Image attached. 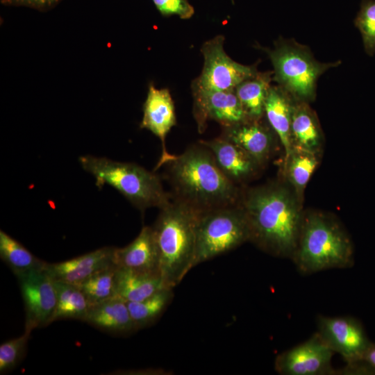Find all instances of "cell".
Masks as SVG:
<instances>
[{"label":"cell","mask_w":375,"mask_h":375,"mask_svg":"<svg viewBox=\"0 0 375 375\" xmlns=\"http://www.w3.org/2000/svg\"><path fill=\"white\" fill-rule=\"evenodd\" d=\"M224 38L217 35L203 44V67L194 85L209 90H230L257 74L255 66L244 65L232 60L224 50Z\"/></svg>","instance_id":"obj_8"},{"label":"cell","mask_w":375,"mask_h":375,"mask_svg":"<svg viewBox=\"0 0 375 375\" xmlns=\"http://www.w3.org/2000/svg\"><path fill=\"white\" fill-rule=\"evenodd\" d=\"M173 296V289L165 288L144 300L126 302L135 329L154 322L165 310Z\"/></svg>","instance_id":"obj_24"},{"label":"cell","mask_w":375,"mask_h":375,"mask_svg":"<svg viewBox=\"0 0 375 375\" xmlns=\"http://www.w3.org/2000/svg\"><path fill=\"white\" fill-rule=\"evenodd\" d=\"M158 272L119 268L117 272V295L126 302L139 301L165 288Z\"/></svg>","instance_id":"obj_20"},{"label":"cell","mask_w":375,"mask_h":375,"mask_svg":"<svg viewBox=\"0 0 375 375\" xmlns=\"http://www.w3.org/2000/svg\"><path fill=\"white\" fill-rule=\"evenodd\" d=\"M201 143L211 151L219 169L235 184L253 176L260 165L242 148L224 137Z\"/></svg>","instance_id":"obj_15"},{"label":"cell","mask_w":375,"mask_h":375,"mask_svg":"<svg viewBox=\"0 0 375 375\" xmlns=\"http://www.w3.org/2000/svg\"><path fill=\"white\" fill-rule=\"evenodd\" d=\"M194 112L199 131L207 119L218 122L225 128L247 119L235 90H215L193 84Z\"/></svg>","instance_id":"obj_12"},{"label":"cell","mask_w":375,"mask_h":375,"mask_svg":"<svg viewBox=\"0 0 375 375\" xmlns=\"http://www.w3.org/2000/svg\"><path fill=\"white\" fill-rule=\"evenodd\" d=\"M291 138L292 148L316 152L320 146L322 133L317 117L306 102L293 106Z\"/></svg>","instance_id":"obj_21"},{"label":"cell","mask_w":375,"mask_h":375,"mask_svg":"<svg viewBox=\"0 0 375 375\" xmlns=\"http://www.w3.org/2000/svg\"><path fill=\"white\" fill-rule=\"evenodd\" d=\"M290 96L282 87L271 86L265 103L267 120L283 147L285 163L292 151L291 121L294 105Z\"/></svg>","instance_id":"obj_19"},{"label":"cell","mask_w":375,"mask_h":375,"mask_svg":"<svg viewBox=\"0 0 375 375\" xmlns=\"http://www.w3.org/2000/svg\"><path fill=\"white\" fill-rule=\"evenodd\" d=\"M115 247H103L57 263L45 262L44 267L56 281L78 286L94 273L113 263Z\"/></svg>","instance_id":"obj_14"},{"label":"cell","mask_w":375,"mask_h":375,"mask_svg":"<svg viewBox=\"0 0 375 375\" xmlns=\"http://www.w3.org/2000/svg\"><path fill=\"white\" fill-rule=\"evenodd\" d=\"M354 24L361 34L365 52L373 56L375 53V0H361Z\"/></svg>","instance_id":"obj_28"},{"label":"cell","mask_w":375,"mask_h":375,"mask_svg":"<svg viewBox=\"0 0 375 375\" xmlns=\"http://www.w3.org/2000/svg\"><path fill=\"white\" fill-rule=\"evenodd\" d=\"M362 367L360 372H375V344L372 343L366 351L362 359L358 363L349 367L351 370Z\"/></svg>","instance_id":"obj_32"},{"label":"cell","mask_w":375,"mask_h":375,"mask_svg":"<svg viewBox=\"0 0 375 375\" xmlns=\"http://www.w3.org/2000/svg\"><path fill=\"white\" fill-rule=\"evenodd\" d=\"M83 322L114 334L136 330L126 301L117 295L90 306Z\"/></svg>","instance_id":"obj_17"},{"label":"cell","mask_w":375,"mask_h":375,"mask_svg":"<svg viewBox=\"0 0 375 375\" xmlns=\"http://www.w3.org/2000/svg\"><path fill=\"white\" fill-rule=\"evenodd\" d=\"M61 0H1L7 5L27 6L40 10L53 8Z\"/></svg>","instance_id":"obj_31"},{"label":"cell","mask_w":375,"mask_h":375,"mask_svg":"<svg viewBox=\"0 0 375 375\" xmlns=\"http://www.w3.org/2000/svg\"><path fill=\"white\" fill-rule=\"evenodd\" d=\"M200 212L172 198L152 227L158 270L165 288L174 289L194 267L196 227Z\"/></svg>","instance_id":"obj_3"},{"label":"cell","mask_w":375,"mask_h":375,"mask_svg":"<svg viewBox=\"0 0 375 375\" xmlns=\"http://www.w3.org/2000/svg\"><path fill=\"white\" fill-rule=\"evenodd\" d=\"M299 202L294 190L278 183L247 191L240 206L248 222L249 240L272 256L292 258L303 216Z\"/></svg>","instance_id":"obj_1"},{"label":"cell","mask_w":375,"mask_h":375,"mask_svg":"<svg viewBox=\"0 0 375 375\" xmlns=\"http://www.w3.org/2000/svg\"><path fill=\"white\" fill-rule=\"evenodd\" d=\"M117 266L113 262L94 273L78 285L90 306L117 296Z\"/></svg>","instance_id":"obj_26"},{"label":"cell","mask_w":375,"mask_h":375,"mask_svg":"<svg viewBox=\"0 0 375 375\" xmlns=\"http://www.w3.org/2000/svg\"><path fill=\"white\" fill-rule=\"evenodd\" d=\"M44 265L16 276L24 303L25 328L32 330L49 324L56 306L54 279Z\"/></svg>","instance_id":"obj_9"},{"label":"cell","mask_w":375,"mask_h":375,"mask_svg":"<svg viewBox=\"0 0 375 375\" xmlns=\"http://www.w3.org/2000/svg\"><path fill=\"white\" fill-rule=\"evenodd\" d=\"M176 124L174 104L169 91L165 88L157 89L153 85H149L143 106L140 128L150 131L161 141L162 154L155 170L165 165L174 156L166 149L165 139Z\"/></svg>","instance_id":"obj_13"},{"label":"cell","mask_w":375,"mask_h":375,"mask_svg":"<svg viewBox=\"0 0 375 375\" xmlns=\"http://www.w3.org/2000/svg\"><path fill=\"white\" fill-rule=\"evenodd\" d=\"M56 290V306L51 323L61 319L84 320L90 303L78 286L54 280Z\"/></svg>","instance_id":"obj_23"},{"label":"cell","mask_w":375,"mask_h":375,"mask_svg":"<svg viewBox=\"0 0 375 375\" xmlns=\"http://www.w3.org/2000/svg\"><path fill=\"white\" fill-rule=\"evenodd\" d=\"M274 67V79L292 97L300 101L313 100L319 77L337 61L322 63L305 46L293 41H281L269 52Z\"/></svg>","instance_id":"obj_7"},{"label":"cell","mask_w":375,"mask_h":375,"mask_svg":"<svg viewBox=\"0 0 375 375\" xmlns=\"http://www.w3.org/2000/svg\"><path fill=\"white\" fill-rule=\"evenodd\" d=\"M246 215L240 205L201 212L196 227L194 267L249 240Z\"/></svg>","instance_id":"obj_6"},{"label":"cell","mask_w":375,"mask_h":375,"mask_svg":"<svg viewBox=\"0 0 375 375\" xmlns=\"http://www.w3.org/2000/svg\"><path fill=\"white\" fill-rule=\"evenodd\" d=\"M258 121L246 120L226 127L223 137L239 145L260 165L271 153L272 136Z\"/></svg>","instance_id":"obj_18"},{"label":"cell","mask_w":375,"mask_h":375,"mask_svg":"<svg viewBox=\"0 0 375 375\" xmlns=\"http://www.w3.org/2000/svg\"><path fill=\"white\" fill-rule=\"evenodd\" d=\"M285 164L293 190L301 200L303 190L317 165L316 152L293 147Z\"/></svg>","instance_id":"obj_27"},{"label":"cell","mask_w":375,"mask_h":375,"mask_svg":"<svg viewBox=\"0 0 375 375\" xmlns=\"http://www.w3.org/2000/svg\"><path fill=\"white\" fill-rule=\"evenodd\" d=\"M334 353L316 332L303 343L278 354L274 368L282 375L332 374Z\"/></svg>","instance_id":"obj_11"},{"label":"cell","mask_w":375,"mask_h":375,"mask_svg":"<svg viewBox=\"0 0 375 375\" xmlns=\"http://www.w3.org/2000/svg\"><path fill=\"white\" fill-rule=\"evenodd\" d=\"M79 162L94 177L98 188L105 184L113 187L142 211L150 207L162 209L172 199L159 176L138 165L89 155L81 156Z\"/></svg>","instance_id":"obj_5"},{"label":"cell","mask_w":375,"mask_h":375,"mask_svg":"<svg viewBox=\"0 0 375 375\" xmlns=\"http://www.w3.org/2000/svg\"><path fill=\"white\" fill-rule=\"evenodd\" d=\"M113 262L119 268L158 272V256L151 226H144L136 238L123 248H115Z\"/></svg>","instance_id":"obj_16"},{"label":"cell","mask_w":375,"mask_h":375,"mask_svg":"<svg viewBox=\"0 0 375 375\" xmlns=\"http://www.w3.org/2000/svg\"><path fill=\"white\" fill-rule=\"evenodd\" d=\"M317 333L335 352L353 366L362 359L372 342L362 324L351 317H317Z\"/></svg>","instance_id":"obj_10"},{"label":"cell","mask_w":375,"mask_h":375,"mask_svg":"<svg viewBox=\"0 0 375 375\" xmlns=\"http://www.w3.org/2000/svg\"><path fill=\"white\" fill-rule=\"evenodd\" d=\"M272 74L258 72L234 89L248 120H258L264 114Z\"/></svg>","instance_id":"obj_22"},{"label":"cell","mask_w":375,"mask_h":375,"mask_svg":"<svg viewBox=\"0 0 375 375\" xmlns=\"http://www.w3.org/2000/svg\"><path fill=\"white\" fill-rule=\"evenodd\" d=\"M165 165L174 191L172 198L200 212L237 205L239 190L222 172L212 153L203 144L174 155Z\"/></svg>","instance_id":"obj_2"},{"label":"cell","mask_w":375,"mask_h":375,"mask_svg":"<svg viewBox=\"0 0 375 375\" xmlns=\"http://www.w3.org/2000/svg\"><path fill=\"white\" fill-rule=\"evenodd\" d=\"M162 15H178L183 19L190 18L194 8L187 0H152Z\"/></svg>","instance_id":"obj_30"},{"label":"cell","mask_w":375,"mask_h":375,"mask_svg":"<svg viewBox=\"0 0 375 375\" xmlns=\"http://www.w3.org/2000/svg\"><path fill=\"white\" fill-rule=\"evenodd\" d=\"M298 271L311 274L353 264L351 238L333 216L320 212L303 213L299 237L291 258Z\"/></svg>","instance_id":"obj_4"},{"label":"cell","mask_w":375,"mask_h":375,"mask_svg":"<svg viewBox=\"0 0 375 375\" xmlns=\"http://www.w3.org/2000/svg\"><path fill=\"white\" fill-rule=\"evenodd\" d=\"M32 329L25 328L20 336L8 340L0 345L1 374L13 369L23 357Z\"/></svg>","instance_id":"obj_29"},{"label":"cell","mask_w":375,"mask_h":375,"mask_svg":"<svg viewBox=\"0 0 375 375\" xmlns=\"http://www.w3.org/2000/svg\"><path fill=\"white\" fill-rule=\"evenodd\" d=\"M0 257L15 276L40 268L45 263L2 230L0 231Z\"/></svg>","instance_id":"obj_25"}]
</instances>
